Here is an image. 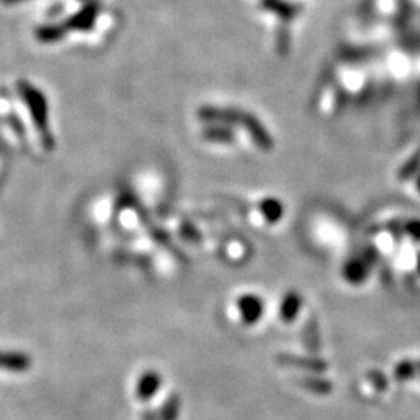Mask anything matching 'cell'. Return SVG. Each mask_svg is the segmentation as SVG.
<instances>
[{"label": "cell", "instance_id": "9c48e42d", "mask_svg": "<svg viewBox=\"0 0 420 420\" xmlns=\"http://www.w3.org/2000/svg\"><path fill=\"white\" fill-rule=\"evenodd\" d=\"M25 97H27V100L30 102L31 111H33L36 120L41 122V125H44V122H46L47 112H46V103H44V98L41 93L27 87V93H25Z\"/></svg>", "mask_w": 420, "mask_h": 420}, {"label": "cell", "instance_id": "30bf717a", "mask_svg": "<svg viewBox=\"0 0 420 420\" xmlns=\"http://www.w3.org/2000/svg\"><path fill=\"white\" fill-rule=\"evenodd\" d=\"M302 381H304L302 385L305 387H309V390L315 391V392H319V394H325V392H329L331 390L330 381H327V380H322V378H305Z\"/></svg>", "mask_w": 420, "mask_h": 420}, {"label": "cell", "instance_id": "ba28073f", "mask_svg": "<svg viewBox=\"0 0 420 420\" xmlns=\"http://www.w3.org/2000/svg\"><path fill=\"white\" fill-rule=\"evenodd\" d=\"M417 372V363L412 361L411 358H405L402 361H399L396 366H394V378L400 383H405V381H410L416 377Z\"/></svg>", "mask_w": 420, "mask_h": 420}, {"label": "cell", "instance_id": "2e32d148", "mask_svg": "<svg viewBox=\"0 0 420 420\" xmlns=\"http://www.w3.org/2000/svg\"><path fill=\"white\" fill-rule=\"evenodd\" d=\"M5 2H17V0H5Z\"/></svg>", "mask_w": 420, "mask_h": 420}, {"label": "cell", "instance_id": "3957f363", "mask_svg": "<svg viewBox=\"0 0 420 420\" xmlns=\"http://www.w3.org/2000/svg\"><path fill=\"white\" fill-rule=\"evenodd\" d=\"M162 375L156 371H147L143 372L136 385V399L140 402H148L152 400L156 394L159 392L162 387Z\"/></svg>", "mask_w": 420, "mask_h": 420}, {"label": "cell", "instance_id": "7c38bea8", "mask_svg": "<svg viewBox=\"0 0 420 420\" xmlns=\"http://www.w3.org/2000/svg\"><path fill=\"white\" fill-rule=\"evenodd\" d=\"M142 420H159V417L154 411H145L142 414Z\"/></svg>", "mask_w": 420, "mask_h": 420}, {"label": "cell", "instance_id": "5b68a950", "mask_svg": "<svg viewBox=\"0 0 420 420\" xmlns=\"http://www.w3.org/2000/svg\"><path fill=\"white\" fill-rule=\"evenodd\" d=\"M277 361L284 363V365L288 366H296L300 369H305V371H311V372H321L327 367V363L319 360V358H305V356H296V355H279Z\"/></svg>", "mask_w": 420, "mask_h": 420}, {"label": "cell", "instance_id": "52a82bcc", "mask_svg": "<svg viewBox=\"0 0 420 420\" xmlns=\"http://www.w3.org/2000/svg\"><path fill=\"white\" fill-rule=\"evenodd\" d=\"M30 366V358L22 354H3L0 352V367L10 369L15 372H24Z\"/></svg>", "mask_w": 420, "mask_h": 420}, {"label": "cell", "instance_id": "8992f818", "mask_svg": "<svg viewBox=\"0 0 420 420\" xmlns=\"http://www.w3.org/2000/svg\"><path fill=\"white\" fill-rule=\"evenodd\" d=\"M181 414V396L178 392H172L161 406L158 412L159 420H178Z\"/></svg>", "mask_w": 420, "mask_h": 420}, {"label": "cell", "instance_id": "7a4b0ae2", "mask_svg": "<svg viewBox=\"0 0 420 420\" xmlns=\"http://www.w3.org/2000/svg\"><path fill=\"white\" fill-rule=\"evenodd\" d=\"M372 259L367 255L350 257L343 265V277L350 285H363L371 274Z\"/></svg>", "mask_w": 420, "mask_h": 420}, {"label": "cell", "instance_id": "4fadbf2b", "mask_svg": "<svg viewBox=\"0 0 420 420\" xmlns=\"http://www.w3.org/2000/svg\"><path fill=\"white\" fill-rule=\"evenodd\" d=\"M416 268H417V273L420 274V253L417 254V260H416Z\"/></svg>", "mask_w": 420, "mask_h": 420}, {"label": "cell", "instance_id": "8fae6325", "mask_svg": "<svg viewBox=\"0 0 420 420\" xmlns=\"http://www.w3.org/2000/svg\"><path fill=\"white\" fill-rule=\"evenodd\" d=\"M369 378H371L372 383H375V386H377L378 390H386L387 387V378L380 371H377V369L369 372Z\"/></svg>", "mask_w": 420, "mask_h": 420}, {"label": "cell", "instance_id": "9a60e30c", "mask_svg": "<svg viewBox=\"0 0 420 420\" xmlns=\"http://www.w3.org/2000/svg\"><path fill=\"white\" fill-rule=\"evenodd\" d=\"M417 372H419V375H420V361L417 363Z\"/></svg>", "mask_w": 420, "mask_h": 420}, {"label": "cell", "instance_id": "5bb4252c", "mask_svg": "<svg viewBox=\"0 0 420 420\" xmlns=\"http://www.w3.org/2000/svg\"><path fill=\"white\" fill-rule=\"evenodd\" d=\"M417 189H419V192H420V176H419V179H417Z\"/></svg>", "mask_w": 420, "mask_h": 420}, {"label": "cell", "instance_id": "6da1fadb", "mask_svg": "<svg viewBox=\"0 0 420 420\" xmlns=\"http://www.w3.org/2000/svg\"><path fill=\"white\" fill-rule=\"evenodd\" d=\"M237 313L244 325H255L265 315V300L255 293H244L235 300Z\"/></svg>", "mask_w": 420, "mask_h": 420}, {"label": "cell", "instance_id": "277c9868", "mask_svg": "<svg viewBox=\"0 0 420 420\" xmlns=\"http://www.w3.org/2000/svg\"><path fill=\"white\" fill-rule=\"evenodd\" d=\"M302 307H304L302 294L294 290L286 291L284 296H282L279 304V318L282 319V322L291 324L296 321V318L299 316Z\"/></svg>", "mask_w": 420, "mask_h": 420}]
</instances>
